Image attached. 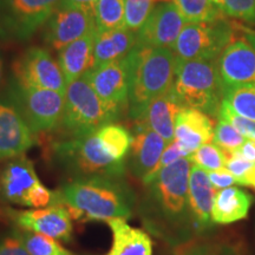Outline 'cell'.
I'll return each mask as SVG.
<instances>
[{
	"mask_svg": "<svg viewBox=\"0 0 255 255\" xmlns=\"http://www.w3.org/2000/svg\"><path fill=\"white\" fill-rule=\"evenodd\" d=\"M190 169L189 158H180L161 169L146 186L138 212L151 232L167 238L186 234L191 222L188 203Z\"/></svg>",
	"mask_w": 255,
	"mask_h": 255,
	"instance_id": "1",
	"label": "cell"
},
{
	"mask_svg": "<svg viewBox=\"0 0 255 255\" xmlns=\"http://www.w3.org/2000/svg\"><path fill=\"white\" fill-rule=\"evenodd\" d=\"M58 199L78 222L130 219L136 195L123 177L73 178L58 191Z\"/></svg>",
	"mask_w": 255,
	"mask_h": 255,
	"instance_id": "2",
	"label": "cell"
},
{
	"mask_svg": "<svg viewBox=\"0 0 255 255\" xmlns=\"http://www.w3.org/2000/svg\"><path fill=\"white\" fill-rule=\"evenodd\" d=\"M128 58L130 63L128 114L136 121L155 98L173 88L177 58L171 49L137 45Z\"/></svg>",
	"mask_w": 255,
	"mask_h": 255,
	"instance_id": "3",
	"label": "cell"
},
{
	"mask_svg": "<svg viewBox=\"0 0 255 255\" xmlns=\"http://www.w3.org/2000/svg\"><path fill=\"white\" fill-rule=\"evenodd\" d=\"M56 161L73 178L123 177L127 163L110 154L97 131L68 137L53 146Z\"/></svg>",
	"mask_w": 255,
	"mask_h": 255,
	"instance_id": "4",
	"label": "cell"
},
{
	"mask_svg": "<svg viewBox=\"0 0 255 255\" xmlns=\"http://www.w3.org/2000/svg\"><path fill=\"white\" fill-rule=\"evenodd\" d=\"M216 62L177 58L173 84L174 94L182 107L197 109L213 119L219 116L223 98Z\"/></svg>",
	"mask_w": 255,
	"mask_h": 255,
	"instance_id": "5",
	"label": "cell"
},
{
	"mask_svg": "<svg viewBox=\"0 0 255 255\" xmlns=\"http://www.w3.org/2000/svg\"><path fill=\"white\" fill-rule=\"evenodd\" d=\"M122 113L107 104L96 94L87 73L69 83L60 127L69 137L94 132L107 124L115 123Z\"/></svg>",
	"mask_w": 255,
	"mask_h": 255,
	"instance_id": "6",
	"label": "cell"
},
{
	"mask_svg": "<svg viewBox=\"0 0 255 255\" xmlns=\"http://www.w3.org/2000/svg\"><path fill=\"white\" fill-rule=\"evenodd\" d=\"M7 98L13 103L34 133L49 132L60 127L65 95L25 85L12 78Z\"/></svg>",
	"mask_w": 255,
	"mask_h": 255,
	"instance_id": "7",
	"label": "cell"
},
{
	"mask_svg": "<svg viewBox=\"0 0 255 255\" xmlns=\"http://www.w3.org/2000/svg\"><path fill=\"white\" fill-rule=\"evenodd\" d=\"M235 24L226 18L186 24L171 50L181 60L216 62L235 38Z\"/></svg>",
	"mask_w": 255,
	"mask_h": 255,
	"instance_id": "8",
	"label": "cell"
},
{
	"mask_svg": "<svg viewBox=\"0 0 255 255\" xmlns=\"http://www.w3.org/2000/svg\"><path fill=\"white\" fill-rule=\"evenodd\" d=\"M62 0H0V38L28 40Z\"/></svg>",
	"mask_w": 255,
	"mask_h": 255,
	"instance_id": "9",
	"label": "cell"
},
{
	"mask_svg": "<svg viewBox=\"0 0 255 255\" xmlns=\"http://www.w3.org/2000/svg\"><path fill=\"white\" fill-rule=\"evenodd\" d=\"M15 81L30 87L58 91L65 95L68 83L58 60L43 47H31L19 57L13 65Z\"/></svg>",
	"mask_w": 255,
	"mask_h": 255,
	"instance_id": "10",
	"label": "cell"
},
{
	"mask_svg": "<svg viewBox=\"0 0 255 255\" xmlns=\"http://www.w3.org/2000/svg\"><path fill=\"white\" fill-rule=\"evenodd\" d=\"M135 122L127 165L133 176L148 186L157 175L159 159L168 143L146 124L141 121Z\"/></svg>",
	"mask_w": 255,
	"mask_h": 255,
	"instance_id": "11",
	"label": "cell"
},
{
	"mask_svg": "<svg viewBox=\"0 0 255 255\" xmlns=\"http://www.w3.org/2000/svg\"><path fill=\"white\" fill-rule=\"evenodd\" d=\"M9 218L21 231L38 233L63 242L72 239L71 215L59 199L45 208L9 210Z\"/></svg>",
	"mask_w": 255,
	"mask_h": 255,
	"instance_id": "12",
	"label": "cell"
},
{
	"mask_svg": "<svg viewBox=\"0 0 255 255\" xmlns=\"http://www.w3.org/2000/svg\"><path fill=\"white\" fill-rule=\"evenodd\" d=\"M44 25V39L57 51L96 30L92 12L62 4Z\"/></svg>",
	"mask_w": 255,
	"mask_h": 255,
	"instance_id": "13",
	"label": "cell"
},
{
	"mask_svg": "<svg viewBox=\"0 0 255 255\" xmlns=\"http://www.w3.org/2000/svg\"><path fill=\"white\" fill-rule=\"evenodd\" d=\"M186 24L174 1L161 2L136 33V45L173 49Z\"/></svg>",
	"mask_w": 255,
	"mask_h": 255,
	"instance_id": "14",
	"label": "cell"
},
{
	"mask_svg": "<svg viewBox=\"0 0 255 255\" xmlns=\"http://www.w3.org/2000/svg\"><path fill=\"white\" fill-rule=\"evenodd\" d=\"M96 94L105 103L121 113L128 110L130 89V63L126 58L107 64L87 72Z\"/></svg>",
	"mask_w": 255,
	"mask_h": 255,
	"instance_id": "15",
	"label": "cell"
},
{
	"mask_svg": "<svg viewBox=\"0 0 255 255\" xmlns=\"http://www.w3.org/2000/svg\"><path fill=\"white\" fill-rule=\"evenodd\" d=\"M36 143L31 130L18 108L6 98H0V159L24 155Z\"/></svg>",
	"mask_w": 255,
	"mask_h": 255,
	"instance_id": "16",
	"label": "cell"
},
{
	"mask_svg": "<svg viewBox=\"0 0 255 255\" xmlns=\"http://www.w3.org/2000/svg\"><path fill=\"white\" fill-rule=\"evenodd\" d=\"M39 182L31 159L24 155L11 158L0 173V199L28 208L32 193Z\"/></svg>",
	"mask_w": 255,
	"mask_h": 255,
	"instance_id": "17",
	"label": "cell"
},
{
	"mask_svg": "<svg viewBox=\"0 0 255 255\" xmlns=\"http://www.w3.org/2000/svg\"><path fill=\"white\" fill-rule=\"evenodd\" d=\"M216 64L223 89L255 83V49L246 38H234Z\"/></svg>",
	"mask_w": 255,
	"mask_h": 255,
	"instance_id": "18",
	"label": "cell"
},
{
	"mask_svg": "<svg viewBox=\"0 0 255 255\" xmlns=\"http://www.w3.org/2000/svg\"><path fill=\"white\" fill-rule=\"evenodd\" d=\"M214 130L213 117L197 109L183 107L175 122L174 141L189 157L200 146L213 142Z\"/></svg>",
	"mask_w": 255,
	"mask_h": 255,
	"instance_id": "19",
	"label": "cell"
},
{
	"mask_svg": "<svg viewBox=\"0 0 255 255\" xmlns=\"http://www.w3.org/2000/svg\"><path fill=\"white\" fill-rule=\"evenodd\" d=\"M210 183L208 173L202 168L191 163L188 187V203L193 227L203 231L212 225L213 201L216 194Z\"/></svg>",
	"mask_w": 255,
	"mask_h": 255,
	"instance_id": "20",
	"label": "cell"
},
{
	"mask_svg": "<svg viewBox=\"0 0 255 255\" xmlns=\"http://www.w3.org/2000/svg\"><path fill=\"white\" fill-rule=\"evenodd\" d=\"M136 33L126 27L110 31L96 30L94 43V68L117 62L129 55L136 46Z\"/></svg>",
	"mask_w": 255,
	"mask_h": 255,
	"instance_id": "21",
	"label": "cell"
},
{
	"mask_svg": "<svg viewBox=\"0 0 255 255\" xmlns=\"http://www.w3.org/2000/svg\"><path fill=\"white\" fill-rule=\"evenodd\" d=\"M182 104L175 96L173 88L158 96L150 104L148 105L144 113L138 120L146 124L151 130L158 133L167 143L174 141L175 122L180 110L182 109Z\"/></svg>",
	"mask_w": 255,
	"mask_h": 255,
	"instance_id": "22",
	"label": "cell"
},
{
	"mask_svg": "<svg viewBox=\"0 0 255 255\" xmlns=\"http://www.w3.org/2000/svg\"><path fill=\"white\" fill-rule=\"evenodd\" d=\"M96 30L58 51V64L66 83H71L94 68Z\"/></svg>",
	"mask_w": 255,
	"mask_h": 255,
	"instance_id": "23",
	"label": "cell"
},
{
	"mask_svg": "<svg viewBox=\"0 0 255 255\" xmlns=\"http://www.w3.org/2000/svg\"><path fill=\"white\" fill-rule=\"evenodd\" d=\"M107 223L113 233L107 255H152V241L143 229L132 227L124 219H111Z\"/></svg>",
	"mask_w": 255,
	"mask_h": 255,
	"instance_id": "24",
	"label": "cell"
},
{
	"mask_svg": "<svg viewBox=\"0 0 255 255\" xmlns=\"http://www.w3.org/2000/svg\"><path fill=\"white\" fill-rule=\"evenodd\" d=\"M252 196L238 187L216 191L212 208V221L216 225H229L248 215Z\"/></svg>",
	"mask_w": 255,
	"mask_h": 255,
	"instance_id": "25",
	"label": "cell"
},
{
	"mask_svg": "<svg viewBox=\"0 0 255 255\" xmlns=\"http://www.w3.org/2000/svg\"><path fill=\"white\" fill-rule=\"evenodd\" d=\"M222 103L240 116L255 122V83L223 89Z\"/></svg>",
	"mask_w": 255,
	"mask_h": 255,
	"instance_id": "26",
	"label": "cell"
},
{
	"mask_svg": "<svg viewBox=\"0 0 255 255\" xmlns=\"http://www.w3.org/2000/svg\"><path fill=\"white\" fill-rule=\"evenodd\" d=\"M127 0H98L94 9L97 31H110L124 27Z\"/></svg>",
	"mask_w": 255,
	"mask_h": 255,
	"instance_id": "27",
	"label": "cell"
},
{
	"mask_svg": "<svg viewBox=\"0 0 255 255\" xmlns=\"http://www.w3.org/2000/svg\"><path fill=\"white\" fill-rule=\"evenodd\" d=\"M187 24L206 23L225 18L212 0H173Z\"/></svg>",
	"mask_w": 255,
	"mask_h": 255,
	"instance_id": "28",
	"label": "cell"
},
{
	"mask_svg": "<svg viewBox=\"0 0 255 255\" xmlns=\"http://www.w3.org/2000/svg\"><path fill=\"white\" fill-rule=\"evenodd\" d=\"M18 233L31 255H76L53 238L21 229H18Z\"/></svg>",
	"mask_w": 255,
	"mask_h": 255,
	"instance_id": "29",
	"label": "cell"
},
{
	"mask_svg": "<svg viewBox=\"0 0 255 255\" xmlns=\"http://www.w3.org/2000/svg\"><path fill=\"white\" fill-rule=\"evenodd\" d=\"M223 150V149H222ZM225 152V168L235 177L238 184L255 189V163L250 159L242 157L238 151Z\"/></svg>",
	"mask_w": 255,
	"mask_h": 255,
	"instance_id": "30",
	"label": "cell"
},
{
	"mask_svg": "<svg viewBox=\"0 0 255 255\" xmlns=\"http://www.w3.org/2000/svg\"><path fill=\"white\" fill-rule=\"evenodd\" d=\"M223 17L255 25V0H212Z\"/></svg>",
	"mask_w": 255,
	"mask_h": 255,
	"instance_id": "31",
	"label": "cell"
},
{
	"mask_svg": "<svg viewBox=\"0 0 255 255\" xmlns=\"http://www.w3.org/2000/svg\"><path fill=\"white\" fill-rule=\"evenodd\" d=\"M188 158H189L191 163L202 168L207 173L225 168V152H223V150L219 145H216L215 143L212 142L200 146Z\"/></svg>",
	"mask_w": 255,
	"mask_h": 255,
	"instance_id": "32",
	"label": "cell"
},
{
	"mask_svg": "<svg viewBox=\"0 0 255 255\" xmlns=\"http://www.w3.org/2000/svg\"><path fill=\"white\" fill-rule=\"evenodd\" d=\"M156 0H127L124 27L137 33L155 7Z\"/></svg>",
	"mask_w": 255,
	"mask_h": 255,
	"instance_id": "33",
	"label": "cell"
},
{
	"mask_svg": "<svg viewBox=\"0 0 255 255\" xmlns=\"http://www.w3.org/2000/svg\"><path fill=\"white\" fill-rule=\"evenodd\" d=\"M245 141H246V138L231 123L219 119L218 124L215 126L213 143H215L223 150L234 151L238 150L244 144Z\"/></svg>",
	"mask_w": 255,
	"mask_h": 255,
	"instance_id": "34",
	"label": "cell"
},
{
	"mask_svg": "<svg viewBox=\"0 0 255 255\" xmlns=\"http://www.w3.org/2000/svg\"><path fill=\"white\" fill-rule=\"evenodd\" d=\"M218 119H222L231 123L239 132L241 133L245 138L253 139L255 141V122L254 121L247 120L245 117L240 116L237 113H234L232 109L226 105L225 103H221V108H220Z\"/></svg>",
	"mask_w": 255,
	"mask_h": 255,
	"instance_id": "35",
	"label": "cell"
},
{
	"mask_svg": "<svg viewBox=\"0 0 255 255\" xmlns=\"http://www.w3.org/2000/svg\"><path fill=\"white\" fill-rule=\"evenodd\" d=\"M0 255H31L19 237L18 229L0 237Z\"/></svg>",
	"mask_w": 255,
	"mask_h": 255,
	"instance_id": "36",
	"label": "cell"
},
{
	"mask_svg": "<svg viewBox=\"0 0 255 255\" xmlns=\"http://www.w3.org/2000/svg\"><path fill=\"white\" fill-rule=\"evenodd\" d=\"M208 177L212 186L215 188L216 190L226 189V188L233 187L234 184H237V180L235 177L231 174V171H228L226 168L219 169L215 171H208Z\"/></svg>",
	"mask_w": 255,
	"mask_h": 255,
	"instance_id": "37",
	"label": "cell"
},
{
	"mask_svg": "<svg viewBox=\"0 0 255 255\" xmlns=\"http://www.w3.org/2000/svg\"><path fill=\"white\" fill-rule=\"evenodd\" d=\"M188 157V156L184 154V151L181 149V146L177 144V142H170L168 143L167 146H165L163 154L161 156V159H159V163L157 167V173L161 169H163L167 165L174 163V162L178 161L180 158Z\"/></svg>",
	"mask_w": 255,
	"mask_h": 255,
	"instance_id": "38",
	"label": "cell"
},
{
	"mask_svg": "<svg viewBox=\"0 0 255 255\" xmlns=\"http://www.w3.org/2000/svg\"><path fill=\"white\" fill-rule=\"evenodd\" d=\"M98 0H62L60 4L62 5H70V6H77V7L84 8L87 11H90L94 13L95 6L97 4Z\"/></svg>",
	"mask_w": 255,
	"mask_h": 255,
	"instance_id": "39",
	"label": "cell"
},
{
	"mask_svg": "<svg viewBox=\"0 0 255 255\" xmlns=\"http://www.w3.org/2000/svg\"><path fill=\"white\" fill-rule=\"evenodd\" d=\"M235 26H237L238 30L244 34V38H246V39L252 44V46L255 49V30H251V28L245 27L244 25L241 24H235Z\"/></svg>",
	"mask_w": 255,
	"mask_h": 255,
	"instance_id": "40",
	"label": "cell"
},
{
	"mask_svg": "<svg viewBox=\"0 0 255 255\" xmlns=\"http://www.w3.org/2000/svg\"><path fill=\"white\" fill-rule=\"evenodd\" d=\"M2 77H4V63H2L1 57H0V85H1Z\"/></svg>",
	"mask_w": 255,
	"mask_h": 255,
	"instance_id": "41",
	"label": "cell"
},
{
	"mask_svg": "<svg viewBox=\"0 0 255 255\" xmlns=\"http://www.w3.org/2000/svg\"><path fill=\"white\" fill-rule=\"evenodd\" d=\"M156 1H162V2H165V1H171V0H156Z\"/></svg>",
	"mask_w": 255,
	"mask_h": 255,
	"instance_id": "42",
	"label": "cell"
},
{
	"mask_svg": "<svg viewBox=\"0 0 255 255\" xmlns=\"http://www.w3.org/2000/svg\"><path fill=\"white\" fill-rule=\"evenodd\" d=\"M189 255H206V254H201V253H193V254H189Z\"/></svg>",
	"mask_w": 255,
	"mask_h": 255,
	"instance_id": "43",
	"label": "cell"
}]
</instances>
